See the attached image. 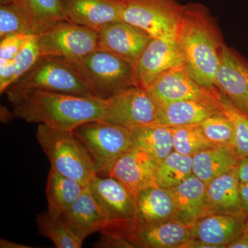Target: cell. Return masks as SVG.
<instances>
[{
    "mask_svg": "<svg viewBox=\"0 0 248 248\" xmlns=\"http://www.w3.org/2000/svg\"><path fill=\"white\" fill-rule=\"evenodd\" d=\"M182 248H214L211 245L206 244L200 240L192 239L183 245Z\"/></svg>",
    "mask_w": 248,
    "mask_h": 248,
    "instance_id": "40",
    "label": "cell"
},
{
    "mask_svg": "<svg viewBox=\"0 0 248 248\" xmlns=\"http://www.w3.org/2000/svg\"><path fill=\"white\" fill-rule=\"evenodd\" d=\"M227 248H248V233L245 232L244 234L228 245Z\"/></svg>",
    "mask_w": 248,
    "mask_h": 248,
    "instance_id": "39",
    "label": "cell"
},
{
    "mask_svg": "<svg viewBox=\"0 0 248 248\" xmlns=\"http://www.w3.org/2000/svg\"><path fill=\"white\" fill-rule=\"evenodd\" d=\"M130 129L134 148L146 153L156 164H160L174 151L172 134L169 127L148 124Z\"/></svg>",
    "mask_w": 248,
    "mask_h": 248,
    "instance_id": "25",
    "label": "cell"
},
{
    "mask_svg": "<svg viewBox=\"0 0 248 248\" xmlns=\"http://www.w3.org/2000/svg\"><path fill=\"white\" fill-rule=\"evenodd\" d=\"M247 221L246 217L211 214L202 217L191 227V235L193 239L214 248H227L246 232Z\"/></svg>",
    "mask_w": 248,
    "mask_h": 248,
    "instance_id": "18",
    "label": "cell"
},
{
    "mask_svg": "<svg viewBox=\"0 0 248 248\" xmlns=\"http://www.w3.org/2000/svg\"><path fill=\"white\" fill-rule=\"evenodd\" d=\"M246 232L248 233V220L247 221V224H246Z\"/></svg>",
    "mask_w": 248,
    "mask_h": 248,
    "instance_id": "43",
    "label": "cell"
},
{
    "mask_svg": "<svg viewBox=\"0 0 248 248\" xmlns=\"http://www.w3.org/2000/svg\"><path fill=\"white\" fill-rule=\"evenodd\" d=\"M182 66L184 57L176 41L152 38L133 66L134 85L147 90L166 71Z\"/></svg>",
    "mask_w": 248,
    "mask_h": 248,
    "instance_id": "12",
    "label": "cell"
},
{
    "mask_svg": "<svg viewBox=\"0 0 248 248\" xmlns=\"http://www.w3.org/2000/svg\"><path fill=\"white\" fill-rule=\"evenodd\" d=\"M40 56H53L79 63L98 49L97 31L63 21L37 35Z\"/></svg>",
    "mask_w": 248,
    "mask_h": 248,
    "instance_id": "8",
    "label": "cell"
},
{
    "mask_svg": "<svg viewBox=\"0 0 248 248\" xmlns=\"http://www.w3.org/2000/svg\"><path fill=\"white\" fill-rule=\"evenodd\" d=\"M96 97L107 99L133 83V67L117 55L97 49L79 63Z\"/></svg>",
    "mask_w": 248,
    "mask_h": 248,
    "instance_id": "9",
    "label": "cell"
},
{
    "mask_svg": "<svg viewBox=\"0 0 248 248\" xmlns=\"http://www.w3.org/2000/svg\"><path fill=\"white\" fill-rule=\"evenodd\" d=\"M135 202V229L174 220V201L169 189L159 186L147 187L139 192Z\"/></svg>",
    "mask_w": 248,
    "mask_h": 248,
    "instance_id": "21",
    "label": "cell"
},
{
    "mask_svg": "<svg viewBox=\"0 0 248 248\" xmlns=\"http://www.w3.org/2000/svg\"><path fill=\"white\" fill-rule=\"evenodd\" d=\"M158 164L148 155L133 148L117 160L109 174L136 198L139 192L156 184Z\"/></svg>",
    "mask_w": 248,
    "mask_h": 248,
    "instance_id": "15",
    "label": "cell"
},
{
    "mask_svg": "<svg viewBox=\"0 0 248 248\" xmlns=\"http://www.w3.org/2000/svg\"><path fill=\"white\" fill-rule=\"evenodd\" d=\"M169 128L172 134L173 149L180 154L192 156L203 150L216 146L207 140L199 124Z\"/></svg>",
    "mask_w": 248,
    "mask_h": 248,
    "instance_id": "30",
    "label": "cell"
},
{
    "mask_svg": "<svg viewBox=\"0 0 248 248\" xmlns=\"http://www.w3.org/2000/svg\"><path fill=\"white\" fill-rule=\"evenodd\" d=\"M199 125L205 138L213 145L235 150L234 128L223 111L210 116Z\"/></svg>",
    "mask_w": 248,
    "mask_h": 248,
    "instance_id": "31",
    "label": "cell"
},
{
    "mask_svg": "<svg viewBox=\"0 0 248 248\" xmlns=\"http://www.w3.org/2000/svg\"><path fill=\"white\" fill-rule=\"evenodd\" d=\"M36 139L55 172L89 185L98 175L94 161L73 131L39 124Z\"/></svg>",
    "mask_w": 248,
    "mask_h": 248,
    "instance_id": "3",
    "label": "cell"
},
{
    "mask_svg": "<svg viewBox=\"0 0 248 248\" xmlns=\"http://www.w3.org/2000/svg\"><path fill=\"white\" fill-rule=\"evenodd\" d=\"M89 186L108 222L101 233L127 239L135 229L137 215L135 196L122 183L110 176H96Z\"/></svg>",
    "mask_w": 248,
    "mask_h": 248,
    "instance_id": "6",
    "label": "cell"
},
{
    "mask_svg": "<svg viewBox=\"0 0 248 248\" xmlns=\"http://www.w3.org/2000/svg\"><path fill=\"white\" fill-rule=\"evenodd\" d=\"M176 42L191 78L204 88L217 89L215 78L225 43L208 7L199 3L184 5Z\"/></svg>",
    "mask_w": 248,
    "mask_h": 248,
    "instance_id": "2",
    "label": "cell"
},
{
    "mask_svg": "<svg viewBox=\"0 0 248 248\" xmlns=\"http://www.w3.org/2000/svg\"><path fill=\"white\" fill-rule=\"evenodd\" d=\"M156 105L182 100L218 102V89H208L192 79L185 66L172 68L159 76L147 89Z\"/></svg>",
    "mask_w": 248,
    "mask_h": 248,
    "instance_id": "11",
    "label": "cell"
},
{
    "mask_svg": "<svg viewBox=\"0 0 248 248\" xmlns=\"http://www.w3.org/2000/svg\"><path fill=\"white\" fill-rule=\"evenodd\" d=\"M239 185L237 167L209 183L207 185L209 215L226 214L246 217L241 208Z\"/></svg>",
    "mask_w": 248,
    "mask_h": 248,
    "instance_id": "23",
    "label": "cell"
},
{
    "mask_svg": "<svg viewBox=\"0 0 248 248\" xmlns=\"http://www.w3.org/2000/svg\"><path fill=\"white\" fill-rule=\"evenodd\" d=\"M237 172L240 182H248V156L239 160Z\"/></svg>",
    "mask_w": 248,
    "mask_h": 248,
    "instance_id": "38",
    "label": "cell"
},
{
    "mask_svg": "<svg viewBox=\"0 0 248 248\" xmlns=\"http://www.w3.org/2000/svg\"><path fill=\"white\" fill-rule=\"evenodd\" d=\"M11 35H35L27 15L16 2L0 5V39Z\"/></svg>",
    "mask_w": 248,
    "mask_h": 248,
    "instance_id": "32",
    "label": "cell"
},
{
    "mask_svg": "<svg viewBox=\"0 0 248 248\" xmlns=\"http://www.w3.org/2000/svg\"><path fill=\"white\" fill-rule=\"evenodd\" d=\"M0 248H32L31 246H27L26 245L17 244V243L12 242V241H8V240L1 239H0Z\"/></svg>",
    "mask_w": 248,
    "mask_h": 248,
    "instance_id": "41",
    "label": "cell"
},
{
    "mask_svg": "<svg viewBox=\"0 0 248 248\" xmlns=\"http://www.w3.org/2000/svg\"><path fill=\"white\" fill-rule=\"evenodd\" d=\"M30 21L35 35L66 21L61 0H15Z\"/></svg>",
    "mask_w": 248,
    "mask_h": 248,
    "instance_id": "27",
    "label": "cell"
},
{
    "mask_svg": "<svg viewBox=\"0 0 248 248\" xmlns=\"http://www.w3.org/2000/svg\"><path fill=\"white\" fill-rule=\"evenodd\" d=\"M219 91V90H218ZM221 110L231 120L234 128L235 151L240 158L248 156V116L233 105L225 94L219 91Z\"/></svg>",
    "mask_w": 248,
    "mask_h": 248,
    "instance_id": "33",
    "label": "cell"
},
{
    "mask_svg": "<svg viewBox=\"0 0 248 248\" xmlns=\"http://www.w3.org/2000/svg\"><path fill=\"white\" fill-rule=\"evenodd\" d=\"M192 174V156L172 151L158 164L156 184L163 188H171L180 184Z\"/></svg>",
    "mask_w": 248,
    "mask_h": 248,
    "instance_id": "29",
    "label": "cell"
},
{
    "mask_svg": "<svg viewBox=\"0 0 248 248\" xmlns=\"http://www.w3.org/2000/svg\"><path fill=\"white\" fill-rule=\"evenodd\" d=\"M97 248H134L128 240L120 236L102 234L100 239L94 245Z\"/></svg>",
    "mask_w": 248,
    "mask_h": 248,
    "instance_id": "36",
    "label": "cell"
},
{
    "mask_svg": "<svg viewBox=\"0 0 248 248\" xmlns=\"http://www.w3.org/2000/svg\"><path fill=\"white\" fill-rule=\"evenodd\" d=\"M39 232L48 238L58 248H80L84 240L75 233L63 215H50L48 212L36 217Z\"/></svg>",
    "mask_w": 248,
    "mask_h": 248,
    "instance_id": "28",
    "label": "cell"
},
{
    "mask_svg": "<svg viewBox=\"0 0 248 248\" xmlns=\"http://www.w3.org/2000/svg\"><path fill=\"white\" fill-rule=\"evenodd\" d=\"M215 86L238 110L248 116V62L226 45L222 49Z\"/></svg>",
    "mask_w": 248,
    "mask_h": 248,
    "instance_id": "13",
    "label": "cell"
},
{
    "mask_svg": "<svg viewBox=\"0 0 248 248\" xmlns=\"http://www.w3.org/2000/svg\"><path fill=\"white\" fill-rule=\"evenodd\" d=\"M73 133L89 151L101 177L109 176L117 160L134 148L130 128L105 120L81 124Z\"/></svg>",
    "mask_w": 248,
    "mask_h": 248,
    "instance_id": "5",
    "label": "cell"
},
{
    "mask_svg": "<svg viewBox=\"0 0 248 248\" xmlns=\"http://www.w3.org/2000/svg\"><path fill=\"white\" fill-rule=\"evenodd\" d=\"M221 112L219 101L217 103L192 99L177 101L157 106L156 120L153 124L166 127L195 125Z\"/></svg>",
    "mask_w": 248,
    "mask_h": 248,
    "instance_id": "19",
    "label": "cell"
},
{
    "mask_svg": "<svg viewBox=\"0 0 248 248\" xmlns=\"http://www.w3.org/2000/svg\"><path fill=\"white\" fill-rule=\"evenodd\" d=\"M107 100V122L130 128L153 124L157 105L147 90L131 86L112 94Z\"/></svg>",
    "mask_w": 248,
    "mask_h": 248,
    "instance_id": "10",
    "label": "cell"
},
{
    "mask_svg": "<svg viewBox=\"0 0 248 248\" xmlns=\"http://www.w3.org/2000/svg\"><path fill=\"white\" fill-rule=\"evenodd\" d=\"M240 159L233 148L211 147L192 156V172L207 186L215 178L237 167Z\"/></svg>",
    "mask_w": 248,
    "mask_h": 248,
    "instance_id": "24",
    "label": "cell"
},
{
    "mask_svg": "<svg viewBox=\"0 0 248 248\" xmlns=\"http://www.w3.org/2000/svg\"><path fill=\"white\" fill-rule=\"evenodd\" d=\"M65 19L98 30L103 26L122 20L124 3L121 0H61Z\"/></svg>",
    "mask_w": 248,
    "mask_h": 248,
    "instance_id": "16",
    "label": "cell"
},
{
    "mask_svg": "<svg viewBox=\"0 0 248 248\" xmlns=\"http://www.w3.org/2000/svg\"><path fill=\"white\" fill-rule=\"evenodd\" d=\"M98 49L117 55L134 66L152 37L123 20L108 23L97 30Z\"/></svg>",
    "mask_w": 248,
    "mask_h": 248,
    "instance_id": "14",
    "label": "cell"
},
{
    "mask_svg": "<svg viewBox=\"0 0 248 248\" xmlns=\"http://www.w3.org/2000/svg\"><path fill=\"white\" fill-rule=\"evenodd\" d=\"M169 190L174 201L176 221L191 228L209 215L206 184L194 174Z\"/></svg>",
    "mask_w": 248,
    "mask_h": 248,
    "instance_id": "17",
    "label": "cell"
},
{
    "mask_svg": "<svg viewBox=\"0 0 248 248\" xmlns=\"http://www.w3.org/2000/svg\"><path fill=\"white\" fill-rule=\"evenodd\" d=\"M12 85L24 89L96 97L79 67L58 57L40 56L32 68Z\"/></svg>",
    "mask_w": 248,
    "mask_h": 248,
    "instance_id": "4",
    "label": "cell"
},
{
    "mask_svg": "<svg viewBox=\"0 0 248 248\" xmlns=\"http://www.w3.org/2000/svg\"><path fill=\"white\" fill-rule=\"evenodd\" d=\"M37 35L31 36L14 60V82L32 68L40 58Z\"/></svg>",
    "mask_w": 248,
    "mask_h": 248,
    "instance_id": "34",
    "label": "cell"
},
{
    "mask_svg": "<svg viewBox=\"0 0 248 248\" xmlns=\"http://www.w3.org/2000/svg\"><path fill=\"white\" fill-rule=\"evenodd\" d=\"M190 228L176 220L135 228L127 240L134 248H182L192 239Z\"/></svg>",
    "mask_w": 248,
    "mask_h": 248,
    "instance_id": "20",
    "label": "cell"
},
{
    "mask_svg": "<svg viewBox=\"0 0 248 248\" xmlns=\"http://www.w3.org/2000/svg\"><path fill=\"white\" fill-rule=\"evenodd\" d=\"M31 36L11 35L0 39V62L14 61Z\"/></svg>",
    "mask_w": 248,
    "mask_h": 248,
    "instance_id": "35",
    "label": "cell"
},
{
    "mask_svg": "<svg viewBox=\"0 0 248 248\" xmlns=\"http://www.w3.org/2000/svg\"><path fill=\"white\" fill-rule=\"evenodd\" d=\"M122 20L146 32L152 38L176 41L184 5L177 0H121Z\"/></svg>",
    "mask_w": 248,
    "mask_h": 248,
    "instance_id": "7",
    "label": "cell"
},
{
    "mask_svg": "<svg viewBox=\"0 0 248 248\" xmlns=\"http://www.w3.org/2000/svg\"><path fill=\"white\" fill-rule=\"evenodd\" d=\"M239 194L241 208L248 220V182H240Z\"/></svg>",
    "mask_w": 248,
    "mask_h": 248,
    "instance_id": "37",
    "label": "cell"
},
{
    "mask_svg": "<svg viewBox=\"0 0 248 248\" xmlns=\"http://www.w3.org/2000/svg\"><path fill=\"white\" fill-rule=\"evenodd\" d=\"M88 186L50 169L46 187L47 212L50 215H63Z\"/></svg>",
    "mask_w": 248,
    "mask_h": 248,
    "instance_id": "26",
    "label": "cell"
},
{
    "mask_svg": "<svg viewBox=\"0 0 248 248\" xmlns=\"http://www.w3.org/2000/svg\"><path fill=\"white\" fill-rule=\"evenodd\" d=\"M14 115L30 124L73 131L81 124L105 120L107 100L11 85L6 91Z\"/></svg>",
    "mask_w": 248,
    "mask_h": 248,
    "instance_id": "1",
    "label": "cell"
},
{
    "mask_svg": "<svg viewBox=\"0 0 248 248\" xmlns=\"http://www.w3.org/2000/svg\"><path fill=\"white\" fill-rule=\"evenodd\" d=\"M62 215L75 233L83 240L93 233L101 232L108 223L89 186Z\"/></svg>",
    "mask_w": 248,
    "mask_h": 248,
    "instance_id": "22",
    "label": "cell"
},
{
    "mask_svg": "<svg viewBox=\"0 0 248 248\" xmlns=\"http://www.w3.org/2000/svg\"><path fill=\"white\" fill-rule=\"evenodd\" d=\"M15 2V0H0V5H6Z\"/></svg>",
    "mask_w": 248,
    "mask_h": 248,
    "instance_id": "42",
    "label": "cell"
}]
</instances>
